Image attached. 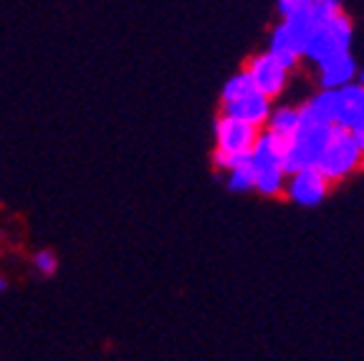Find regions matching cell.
I'll use <instances>...</instances> for the list:
<instances>
[{"mask_svg":"<svg viewBox=\"0 0 364 361\" xmlns=\"http://www.w3.org/2000/svg\"><path fill=\"white\" fill-rule=\"evenodd\" d=\"M359 159H362V154H359V149H357V144H354L349 129L331 124L329 126V141H326L321 157L316 159V167H314V170L324 177L326 182L341 180V177H347L352 170H357Z\"/></svg>","mask_w":364,"mask_h":361,"instance_id":"6da1fadb","label":"cell"},{"mask_svg":"<svg viewBox=\"0 0 364 361\" xmlns=\"http://www.w3.org/2000/svg\"><path fill=\"white\" fill-rule=\"evenodd\" d=\"M349 41H352V23L341 13L334 21L318 26L304 53H306L309 58H314L316 63H321V61H326V58L336 56V53H347Z\"/></svg>","mask_w":364,"mask_h":361,"instance_id":"7a4b0ae2","label":"cell"},{"mask_svg":"<svg viewBox=\"0 0 364 361\" xmlns=\"http://www.w3.org/2000/svg\"><path fill=\"white\" fill-rule=\"evenodd\" d=\"M258 139V131L253 126L243 124V122H235V119L220 117L215 122V141H218V152L223 154H248L253 149Z\"/></svg>","mask_w":364,"mask_h":361,"instance_id":"3957f363","label":"cell"},{"mask_svg":"<svg viewBox=\"0 0 364 361\" xmlns=\"http://www.w3.org/2000/svg\"><path fill=\"white\" fill-rule=\"evenodd\" d=\"M245 74L250 76V81H253V86H256L258 94L266 96V99H271V96H279L281 91H284V86H286V71L279 66V63L273 61L268 53H266V56L253 58Z\"/></svg>","mask_w":364,"mask_h":361,"instance_id":"277c9868","label":"cell"},{"mask_svg":"<svg viewBox=\"0 0 364 361\" xmlns=\"http://www.w3.org/2000/svg\"><path fill=\"white\" fill-rule=\"evenodd\" d=\"M334 124L349 131L364 126V89L359 84H347L336 91Z\"/></svg>","mask_w":364,"mask_h":361,"instance_id":"5b68a950","label":"cell"},{"mask_svg":"<svg viewBox=\"0 0 364 361\" xmlns=\"http://www.w3.org/2000/svg\"><path fill=\"white\" fill-rule=\"evenodd\" d=\"M223 117L235 119V122H243V124L258 129V126L266 124V119L271 117V109H268L266 96H261L256 91V94L245 96V99H240V102L225 104V112H223Z\"/></svg>","mask_w":364,"mask_h":361,"instance_id":"8992f818","label":"cell"},{"mask_svg":"<svg viewBox=\"0 0 364 361\" xmlns=\"http://www.w3.org/2000/svg\"><path fill=\"white\" fill-rule=\"evenodd\" d=\"M326 190H329V182L311 167V170H304V172H299V175H294V182H291L289 192L299 205L311 208V205H318L326 198Z\"/></svg>","mask_w":364,"mask_h":361,"instance_id":"52a82bcc","label":"cell"},{"mask_svg":"<svg viewBox=\"0 0 364 361\" xmlns=\"http://www.w3.org/2000/svg\"><path fill=\"white\" fill-rule=\"evenodd\" d=\"M318 71H321V84H324L326 91H339L341 86L352 84L354 74H357V66H354V58L347 51L321 61L318 63Z\"/></svg>","mask_w":364,"mask_h":361,"instance_id":"ba28073f","label":"cell"},{"mask_svg":"<svg viewBox=\"0 0 364 361\" xmlns=\"http://www.w3.org/2000/svg\"><path fill=\"white\" fill-rule=\"evenodd\" d=\"M301 109L314 124L331 126L334 124V117H336V91H324V94H318L311 104H306V107H301Z\"/></svg>","mask_w":364,"mask_h":361,"instance_id":"9c48e42d","label":"cell"},{"mask_svg":"<svg viewBox=\"0 0 364 361\" xmlns=\"http://www.w3.org/2000/svg\"><path fill=\"white\" fill-rule=\"evenodd\" d=\"M250 94H256V86H253V81H250V76L245 71H240V74L230 76L225 81V86H223V104L240 102V99H245Z\"/></svg>","mask_w":364,"mask_h":361,"instance_id":"30bf717a","label":"cell"},{"mask_svg":"<svg viewBox=\"0 0 364 361\" xmlns=\"http://www.w3.org/2000/svg\"><path fill=\"white\" fill-rule=\"evenodd\" d=\"M271 122V131L281 136H294L296 129H299V109H279L268 117Z\"/></svg>","mask_w":364,"mask_h":361,"instance_id":"8fae6325","label":"cell"},{"mask_svg":"<svg viewBox=\"0 0 364 361\" xmlns=\"http://www.w3.org/2000/svg\"><path fill=\"white\" fill-rule=\"evenodd\" d=\"M284 187V172L281 167H266L256 172V190L263 195H279Z\"/></svg>","mask_w":364,"mask_h":361,"instance_id":"7c38bea8","label":"cell"},{"mask_svg":"<svg viewBox=\"0 0 364 361\" xmlns=\"http://www.w3.org/2000/svg\"><path fill=\"white\" fill-rule=\"evenodd\" d=\"M31 268L38 278H51L56 276L58 271V255L53 250L43 248V250H36L33 258H31Z\"/></svg>","mask_w":364,"mask_h":361,"instance_id":"4fadbf2b","label":"cell"},{"mask_svg":"<svg viewBox=\"0 0 364 361\" xmlns=\"http://www.w3.org/2000/svg\"><path fill=\"white\" fill-rule=\"evenodd\" d=\"M228 187L233 192H248L256 187V172L250 164L245 167H238V170H230V177H228Z\"/></svg>","mask_w":364,"mask_h":361,"instance_id":"5bb4252c","label":"cell"},{"mask_svg":"<svg viewBox=\"0 0 364 361\" xmlns=\"http://www.w3.org/2000/svg\"><path fill=\"white\" fill-rule=\"evenodd\" d=\"M341 3L336 0H311V16L318 26H324V23L334 21L336 16H341Z\"/></svg>","mask_w":364,"mask_h":361,"instance_id":"9a60e30c","label":"cell"},{"mask_svg":"<svg viewBox=\"0 0 364 361\" xmlns=\"http://www.w3.org/2000/svg\"><path fill=\"white\" fill-rule=\"evenodd\" d=\"M349 134H352V139H354V144H357L359 154H364V126H357V129H352Z\"/></svg>","mask_w":364,"mask_h":361,"instance_id":"2e32d148","label":"cell"},{"mask_svg":"<svg viewBox=\"0 0 364 361\" xmlns=\"http://www.w3.org/2000/svg\"><path fill=\"white\" fill-rule=\"evenodd\" d=\"M6 288H8V281H6V278H3V276H0V293H3Z\"/></svg>","mask_w":364,"mask_h":361,"instance_id":"e0dca14e","label":"cell"}]
</instances>
